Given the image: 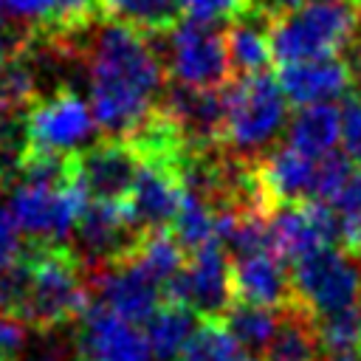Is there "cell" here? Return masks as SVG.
Returning <instances> with one entry per match:
<instances>
[{
  "label": "cell",
  "instance_id": "obj_41",
  "mask_svg": "<svg viewBox=\"0 0 361 361\" xmlns=\"http://www.w3.org/2000/svg\"><path fill=\"white\" fill-rule=\"evenodd\" d=\"M8 110H11V107H8V104H6L3 99H0V116H3V113H8Z\"/></svg>",
  "mask_w": 361,
  "mask_h": 361
},
{
  "label": "cell",
  "instance_id": "obj_26",
  "mask_svg": "<svg viewBox=\"0 0 361 361\" xmlns=\"http://www.w3.org/2000/svg\"><path fill=\"white\" fill-rule=\"evenodd\" d=\"M248 353L231 336L223 319H203L180 350L178 361H243Z\"/></svg>",
  "mask_w": 361,
  "mask_h": 361
},
{
  "label": "cell",
  "instance_id": "obj_39",
  "mask_svg": "<svg viewBox=\"0 0 361 361\" xmlns=\"http://www.w3.org/2000/svg\"><path fill=\"white\" fill-rule=\"evenodd\" d=\"M319 361H361V350H355V353H324Z\"/></svg>",
  "mask_w": 361,
  "mask_h": 361
},
{
  "label": "cell",
  "instance_id": "obj_6",
  "mask_svg": "<svg viewBox=\"0 0 361 361\" xmlns=\"http://www.w3.org/2000/svg\"><path fill=\"white\" fill-rule=\"evenodd\" d=\"M85 206L87 192L82 189L79 178L68 183L17 178L8 195V209L20 231L39 245H65Z\"/></svg>",
  "mask_w": 361,
  "mask_h": 361
},
{
  "label": "cell",
  "instance_id": "obj_38",
  "mask_svg": "<svg viewBox=\"0 0 361 361\" xmlns=\"http://www.w3.org/2000/svg\"><path fill=\"white\" fill-rule=\"evenodd\" d=\"M305 0H257V6L262 8V11H268L271 17H276V14H282V11H288V8H296V6H302Z\"/></svg>",
  "mask_w": 361,
  "mask_h": 361
},
{
  "label": "cell",
  "instance_id": "obj_15",
  "mask_svg": "<svg viewBox=\"0 0 361 361\" xmlns=\"http://www.w3.org/2000/svg\"><path fill=\"white\" fill-rule=\"evenodd\" d=\"M231 290L234 302L285 310L299 305L290 271L276 251H259L248 257H231Z\"/></svg>",
  "mask_w": 361,
  "mask_h": 361
},
{
  "label": "cell",
  "instance_id": "obj_7",
  "mask_svg": "<svg viewBox=\"0 0 361 361\" xmlns=\"http://www.w3.org/2000/svg\"><path fill=\"white\" fill-rule=\"evenodd\" d=\"M290 279L299 305L313 316L361 305V257L338 245H319L299 257Z\"/></svg>",
  "mask_w": 361,
  "mask_h": 361
},
{
  "label": "cell",
  "instance_id": "obj_25",
  "mask_svg": "<svg viewBox=\"0 0 361 361\" xmlns=\"http://www.w3.org/2000/svg\"><path fill=\"white\" fill-rule=\"evenodd\" d=\"M279 313L274 307H259V305H248V302H234L223 322L231 330V336L240 341V347L245 353H262L265 344L271 341L276 324H279Z\"/></svg>",
  "mask_w": 361,
  "mask_h": 361
},
{
  "label": "cell",
  "instance_id": "obj_9",
  "mask_svg": "<svg viewBox=\"0 0 361 361\" xmlns=\"http://www.w3.org/2000/svg\"><path fill=\"white\" fill-rule=\"evenodd\" d=\"M164 299L192 307L203 319H223L234 305L231 290V254L220 240L192 251L183 271L164 285Z\"/></svg>",
  "mask_w": 361,
  "mask_h": 361
},
{
  "label": "cell",
  "instance_id": "obj_20",
  "mask_svg": "<svg viewBox=\"0 0 361 361\" xmlns=\"http://www.w3.org/2000/svg\"><path fill=\"white\" fill-rule=\"evenodd\" d=\"M338 133H341V113L333 102L305 104L288 121V144L310 158H322L333 152Z\"/></svg>",
  "mask_w": 361,
  "mask_h": 361
},
{
  "label": "cell",
  "instance_id": "obj_21",
  "mask_svg": "<svg viewBox=\"0 0 361 361\" xmlns=\"http://www.w3.org/2000/svg\"><path fill=\"white\" fill-rule=\"evenodd\" d=\"M195 316L197 313L192 307L172 302V299H164L158 305V310L144 322L147 324L144 338H147L152 361H178L180 358V350L186 347L189 336L197 327Z\"/></svg>",
  "mask_w": 361,
  "mask_h": 361
},
{
  "label": "cell",
  "instance_id": "obj_12",
  "mask_svg": "<svg viewBox=\"0 0 361 361\" xmlns=\"http://www.w3.org/2000/svg\"><path fill=\"white\" fill-rule=\"evenodd\" d=\"M180 164L183 161L166 155H141V166L135 172L130 197L124 200L130 220L141 234L149 228L172 226L183 197Z\"/></svg>",
  "mask_w": 361,
  "mask_h": 361
},
{
  "label": "cell",
  "instance_id": "obj_28",
  "mask_svg": "<svg viewBox=\"0 0 361 361\" xmlns=\"http://www.w3.org/2000/svg\"><path fill=\"white\" fill-rule=\"evenodd\" d=\"M102 8V0H54V17L45 34L54 37H79L93 28L96 11Z\"/></svg>",
  "mask_w": 361,
  "mask_h": 361
},
{
  "label": "cell",
  "instance_id": "obj_14",
  "mask_svg": "<svg viewBox=\"0 0 361 361\" xmlns=\"http://www.w3.org/2000/svg\"><path fill=\"white\" fill-rule=\"evenodd\" d=\"M76 353L79 361H152L144 333L133 322L93 302L79 316Z\"/></svg>",
  "mask_w": 361,
  "mask_h": 361
},
{
  "label": "cell",
  "instance_id": "obj_11",
  "mask_svg": "<svg viewBox=\"0 0 361 361\" xmlns=\"http://www.w3.org/2000/svg\"><path fill=\"white\" fill-rule=\"evenodd\" d=\"M85 279L93 302L110 307L133 324L147 322L164 299V288H158V282L138 265L135 257L85 268Z\"/></svg>",
  "mask_w": 361,
  "mask_h": 361
},
{
  "label": "cell",
  "instance_id": "obj_16",
  "mask_svg": "<svg viewBox=\"0 0 361 361\" xmlns=\"http://www.w3.org/2000/svg\"><path fill=\"white\" fill-rule=\"evenodd\" d=\"M316 161L319 158H310L290 144L271 147L262 158L254 161L257 183H259V192L271 212L276 206L302 203V200L313 197Z\"/></svg>",
  "mask_w": 361,
  "mask_h": 361
},
{
  "label": "cell",
  "instance_id": "obj_27",
  "mask_svg": "<svg viewBox=\"0 0 361 361\" xmlns=\"http://www.w3.org/2000/svg\"><path fill=\"white\" fill-rule=\"evenodd\" d=\"M316 330L324 353L361 350V305H350V307L316 316Z\"/></svg>",
  "mask_w": 361,
  "mask_h": 361
},
{
  "label": "cell",
  "instance_id": "obj_31",
  "mask_svg": "<svg viewBox=\"0 0 361 361\" xmlns=\"http://www.w3.org/2000/svg\"><path fill=\"white\" fill-rule=\"evenodd\" d=\"M0 17L28 31H45L54 17V0H0Z\"/></svg>",
  "mask_w": 361,
  "mask_h": 361
},
{
  "label": "cell",
  "instance_id": "obj_4",
  "mask_svg": "<svg viewBox=\"0 0 361 361\" xmlns=\"http://www.w3.org/2000/svg\"><path fill=\"white\" fill-rule=\"evenodd\" d=\"M31 288L25 305V324L39 333H54L62 324L76 322L87 307V279L85 268L71 251V245H39L28 248Z\"/></svg>",
  "mask_w": 361,
  "mask_h": 361
},
{
  "label": "cell",
  "instance_id": "obj_32",
  "mask_svg": "<svg viewBox=\"0 0 361 361\" xmlns=\"http://www.w3.org/2000/svg\"><path fill=\"white\" fill-rule=\"evenodd\" d=\"M338 113H341V133H338L341 152L361 166V96L347 93L338 104Z\"/></svg>",
  "mask_w": 361,
  "mask_h": 361
},
{
  "label": "cell",
  "instance_id": "obj_10",
  "mask_svg": "<svg viewBox=\"0 0 361 361\" xmlns=\"http://www.w3.org/2000/svg\"><path fill=\"white\" fill-rule=\"evenodd\" d=\"M71 240V251L76 254L82 268H93L130 257L141 240V231L130 220L127 203L93 200L79 214Z\"/></svg>",
  "mask_w": 361,
  "mask_h": 361
},
{
  "label": "cell",
  "instance_id": "obj_36",
  "mask_svg": "<svg viewBox=\"0 0 361 361\" xmlns=\"http://www.w3.org/2000/svg\"><path fill=\"white\" fill-rule=\"evenodd\" d=\"M333 206L344 217H361V169L350 175V180L341 186V192L333 197Z\"/></svg>",
  "mask_w": 361,
  "mask_h": 361
},
{
  "label": "cell",
  "instance_id": "obj_22",
  "mask_svg": "<svg viewBox=\"0 0 361 361\" xmlns=\"http://www.w3.org/2000/svg\"><path fill=\"white\" fill-rule=\"evenodd\" d=\"M138 259V265L164 288L166 282H172L183 265H186V248L175 240L172 231L166 228H149L141 234L135 251L130 254Z\"/></svg>",
  "mask_w": 361,
  "mask_h": 361
},
{
  "label": "cell",
  "instance_id": "obj_5",
  "mask_svg": "<svg viewBox=\"0 0 361 361\" xmlns=\"http://www.w3.org/2000/svg\"><path fill=\"white\" fill-rule=\"evenodd\" d=\"M152 37L172 82L200 90H220L234 79L226 54V37L214 23L186 17L169 31Z\"/></svg>",
  "mask_w": 361,
  "mask_h": 361
},
{
  "label": "cell",
  "instance_id": "obj_13",
  "mask_svg": "<svg viewBox=\"0 0 361 361\" xmlns=\"http://www.w3.org/2000/svg\"><path fill=\"white\" fill-rule=\"evenodd\" d=\"M76 178L93 200L124 203L130 197L135 172L141 166V152L127 138H104L73 155Z\"/></svg>",
  "mask_w": 361,
  "mask_h": 361
},
{
  "label": "cell",
  "instance_id": "obj_40",
  "mask_svg": "<svg viewBox=\"0 0 361 361\" xmlns=\"http://www.w3.org/2000/svg\"><path fill=\"white\" fill-rule=\"evenodd\" d=\"M353 76H355V93L361 96V68H353Z\"/></svg>",
  "mask_w": 361,
  "mask_h": 361
},
{
  "label": "cell",
  "instance_id": "obj_33",
  "mask_svg": "<svg viewBox=\"0 0 361 361\" xmlns=\"http://www.w3.org/2000/svg\"><path fill=\"white\" fill-rule=\"evenodd\" d=\"M23 251H25V245L20 243V226L11 214V209L0 203V274L8 271L20 259Z\"/></svg>",
  "mask_w": 361,
  "mask_h": 361
},
{
  "label": "cell",
  "instance_id": "obj_2",
  "mask_svg": "<svg viewBox=\"0 0 361 361\" xmlns=\"http://www.w3.org/2000/svg\"><path fill=\"white\" fill-rule=\"evenodd\" d=\"M361 28V0H305L271 20V48L279 65L338 56Z\"/></svg>",
  "mask_w": 361,
  "mask_h": 361
},
{
  "label": "cell",
  "instance_id": "obj_23",
  "mask_svg": "<svg viewBox=\"0 0 361 361\" xmlns=\"http://www.w3.org/2000/svg\"><path fill=\"white\" fill-rule=\"evenodd\" d=\"M172 234L175 240L186 248V254L203 248L206 243L217 240V212L214 206L183 186V197H180V206H178V214L172 220Z\"/></svg>",
  "mask_w": 361,
  "mask_h": 361
},
{
  "label": "cell",
  "instance_id": "obj_19",
  "mask_svg": "<svg viewBox=\"0 0 361 361\" xmlns=\"http://www.w3.org/2000/svg\"><path fill=\"white\" fill-rule=\"evenodd\" d=\"M322 341L316 330V316L302 305L285 307L271 341L262 350V361H319Z\"/></svg>",
  "mask_w": 361,
  "mask_h": 361
},
{
  "label": "cell",
  "instance_id": "obj_34",
  "mask_svg": "<svg viewBox=\"0 0 361 361\" xmlns=\"http://www.w3.org/2000/svg\"><path fill=\"white\" fill-rule=\"evenodd\" d=\"M28 330L31 327L25 322L0 313V361H8L14 355H20V350L28 341Z\"/></svg>",
  "mask_w": 361,
  "mask_h": 361
},
{
  "label": "cell",
  "instance_id": "obj_18",
  "mask_svg": "<svg viewBox=\"0 0 361 361\" xmlns=\"http://www.w3.org/2000/svg\"><path fill=\"white\" fill-rule=\"evenodd\" d=\"M271 14L262 11L259 6H254L251 11H245L243 17L226 23L223 37H226V54L231 62V71L237 76H248V73H262L268 71L271 59H274V48H271Z\"/></svg>",
  "mask_w": 361,
  "mask_h": 361
},
{
  "label": "cell",
  "instance_id": "obj_30",
  "mask_svg": "<svg viewBox=\"0 0 361 361\" xmlns=\"http://www.w3.org/2000/svg\"><path fill=\"white\" fill-rule=\"evenodd\" d=\"M178 3H180V11L186 17L214 23V25L231 23L257 6V0H178Z\"/></svg>",
  "mask_w": 361,
  "mask_h": 361
},
{
  "label": "cell",
  "instance_id": "obj_3",
  "mask_svg": "<svg viewBox=\"0 0 361 361\" xmlns=\"http://www.w3.org/2000/svg\"><path fill=\"white\" fill-rule=\"evenodd\" d=\"M288 130V96L268 71L234 76L226 85L223 144L245 161L262 158Z\"/></svg>",
  "mask_w": 361,
  "mask_h": 361
},
{
  "label": "cell",
  "instance_id": "obj_8",
  "mask_svg": "<svg viewBox=\"0 0 361 361\" xmlns=\"http://www.w3.org/2000/svg\"><path fill=\"white\" fill-rule=\"evenodd\" d=\"M25 124L31 149L59 155L82 152L99 130L93 107H87V102L71 87H56L51 96H39L25 110Z\"/></svg>",
  "mask_w": 361,
  "mask_h": 361
},
{
  "label": "cell",
  "instance_id": "obj_35",
  "mask_svg": "<svg viewBox=\"0 0 361 361\" xmlns=\"http://www.w3.org/2000/svg\"><path fill=\"white\" fill-rule=\"evenodd\" d=\"M34 34H37V31H28V28H23V25H17V23H11V20H6V17H0V62H6L8 56L20 54V51L31 42Z\"/></svg>",
  "mask_w": 361,
  "mask_h": 361
},
{
  "label": "cell",
  "instance_id": "obj_1",
  "mask_svg": "<svg viewBox=\"0 0 361 361\" xmlns=\"http://www.w3.org/2000/svg\"><path fill=\"white\" fill-rule=\"evenodd\" d=\"M87 68V93L99 130L107 138H133L161 107L166 68L155 37L110 20L79 48Z\"/></svg>",
  "mask_w": 361,
  "mask_h": 361
},
{
  "label": "cell",
  "instance_id": "obj_17",
  "mask_svg": "<svg viewBox=\"0 0 361 361\" xmlns=\"http://www.w3.org/2000/svg\"><path fill=\"white\" fill-rule=\"evenodd\" d=\"M276 79H279L288 102H293L299 107L344 99L350 93V87L355 85L350 59H338V56L288 62L279 68Z\"/></svg>",
  "mask_w": 361,
  "mask_h": 361
},
{
  "label": "cell",
  "instance_id": "obj_24",
  "mask_svg": "<svg viewBox=\"0 0 361 361\" xmlns=\"http://www.w3.org/2000/svg\"><path fill=\"white\" fill-rule=\"evenodd\" d=\"M102 11L144 34H164L180 20L178 0H102Z\"/></svg>",
  "mask_w": 361,
  "mask_h": 361
},
{
  "label": "cell",
  "instance_id": "obj_29",
  "mask_svg": "<svg viewBox=\"0 0 361 361\" xmlns=\"http://www.w3.org/2000/svg\"><path fill=\"white\" fill-rule=\"evenodd\" d=\"M353 161L344 152H327L316 161V180H313V197L310 200H327L333 203V197L341 192V186L350 180L353 175Z\"/></svg>",
  "mask_w": 361,
  "mask_h": 361
},
{
  "label": "cell",
  "instance_id": "obj_37",
  "mask_svg": "<svg viewBox=\"0 0 361 361\" xmlns=\"http://www.w3.org/2000/svg\"><path fill=\"white\" fill-rule=\"evenodd\" d=\"M8 361H79V353H73L71 347L54 341L48 347H39L37 353H28V355H14Z\"/></svg>",
  "mask_w": 361,
  "mask_h": 361
}]
</instances>
